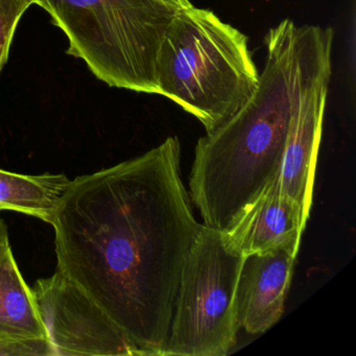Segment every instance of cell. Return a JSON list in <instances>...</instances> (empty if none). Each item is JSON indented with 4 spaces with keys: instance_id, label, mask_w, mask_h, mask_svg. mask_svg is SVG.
<instances>
[{
    "instance_id": "3957f363",
    "label": "cell",
    "mask_w": 356,
    "mask_h": 356,
    "mask_svg": "<svg viewBox=\"0 0 356 356\" xmlns=\"http://www.w3.org/2000/svg\"><path fill=\"white\" fill-rule=\"evenodd\" d=\"M159 95L216 130L249 99L259 74L243 33L208 10H179L161 47Z\"/></svg>"
},
{
    "instance_id": "5b68a950",
    "label": "cell",
    "mask_w": 356,
    "mask_h": 356,
    "mask_svg": "<svg viewBox=\"0 0 356 356\" xmlns=\"http://www.w3.org/2000/svg\"><path fill=\"white\" fill-rule=\"evenodd\" d=\"M247 256L202 224L185 260L161 356H224L236 343V289Z\"/></svg>"
},
{
    "instance_id": "ba28073f",
    "label": "cell",
    "mask_w": 356,
    "mask_h": 356,
    "mask_svg": "<svg viewBox=\"0 0 356 356\" xmlns=\"http://www.w3.org/2000/svg\"><path fill=\"white\" fill-rule=\"evenodd\" d=\"M296 258L283 250L245 257L236 289L239 328L249 334H260L280 320Z\"/></svg>"
},
{
    "instance_id": "7a4b0ae2",
    "label": "cell",
    "mask_w": 356,
    "mask_h": 356,
    "mask_svg": "<svg viewBox=\"0 0 356 356\" xmlns=\"http://www.w3.org/2000/svg\"><path fill=\"white\" fill-rule=\"evenodd\" d=\"M333 30L284 19L266 37V66L243 107L197 141L191 199L204 225L227 231L277 178L300 99L331 66Z\"/></svg>"
},
{
    "instance_id": "8fae6325",
    "label": "cell",
    "mask_w": 356,
    "mask_h": 356,
    "mask_svg": "<svg viewBox=\"0 0 356 356\" xmlns=\"http://www.w3.org/2000/svg\"><path fill=\"white\" fill-rule=\"evenodd\" d=\"M72 181L64 174L22 175L0 170V210H11L51 224Z\"/></svg>"
},
{
    "instance_id": "5bb4252c",
    "label": "cell",
    "mask_w": 356,
    "mask_h": 356,
    "mask_svg": "<svg viewBox=\"0 0 356 356\" xmlns=\"http://www.w3.org/2000/svg\"><path fill=\"white\" fill-rule=\"evenodd\" d=\"M8 238H9V233H8L7 225L0 218V243Z\"/></svg>"
},
{
    "instance_id": "277c9868",
    "label": "cell",
    "mask_w": 356,
    "mask_h": 356,
    "mask_svg": "<svg viewBox=\"0 0 356 356\" xmlns=\"http://www.w3.org/2000/svg\"><path fill=\"white\" fill-rule=\"evenodd\" d=\"M82 59L110 87L159 95L160 47L178 9L159 0H36Z\"/></svg>"
},
{
    "instance_id": "7c38bea8",
    "label": "cell",
    "mask_w": 356,
    "mask_h": 356,
    "mask_svg": "<svg viewBox=\"0 0 356 356\" xmlns=\"http://www.w3.org/2000/svg\"><path fill=\"white\" fill-rule=\"evenodd\" d=\"M36 0H0V72L8 60L18 24Z\"/></svg>"
},
{
    "instance_id": "4fadbf2b",
    "label": "cell",
    "mask_w": 356,
    "mask_h": 356,
    "mask_svg": "<svg viewBox=\"0 0 356 356\" xmlns=\"http://www.w3.org/2000/svg\"><path fill=\"white\" fill-rule=\"evenodd\" d=\"M159 1L178 10L187 9L193 6L189 0H159Z\"/></svg>"
},
{
    "instance_id": "52a82bcc",
    "label": "cell",
    "mask_w": 356,
    "mask_h": 356,
    "mask_svg": "<svg viewBox=\"0 0 356 356\" xmlns=\"http://www.w3.org/2000/svg\"><path fill=\"white\" fill-rule=\"evenodd\" d=\"M330 79L331 66L302 95L291 120L282 166L277 177L281 193L297 204L307 220L312 205L316 160Z\"/></svg>"
},
{
    "instance_id": "8992f818",
    "label": "cell",
    "mask_w": 356,
    "mask_h": 356,
    "mask_svg": "<svg viewBox=\"0 0 356 356\" xmlns=\"http://www.w3.org/2000/svg\"><path fill=\"white\" fill-rule=\"evenodd\" d=\"M54 356H145L105 310L58 270L32 289Z\"/></svg>"
},
{
    "instance_id": "30bf717a",
    "label": "cell",
    "mask_w": 356,
    "mask_h": 356,
    "mask_svg": "<svg viewBox=\"0 0 356 356\" xmlns=\"http://www.w3.org/2000/svg\"><path fill=\"white\" fill-rule=\"evenodd\" d=\"M0 339L47 341L32 289L22 278L9 238L0 243Z\"/></svg>"
},
{
    "instance_id": "9c48e42d",
    "label": "cell",
    "mask_w": 356,
    "mask_h": 356,
    "mask_svg": "<svg viewBox=\"0 0 356 356\" xmlns=\"http://www.w3.org/2000/svg\"><path fill=\"white\" fill-rule=\"evenodd\" d=\"M307 220L299 206L281 193L276 178L224 232L245 256L278 250L297 256Z\"/></svg>"
},
{
    "instance_id": "6da1fadb",
    "label": "cell",
    "mask_w": 356,
    "mask_h": 356,
    "mask_svg": "<svg viewBox=\"0 0 356 356\" xmlns=\"http://www.w3.org/2000/svg\"><path fill=\"white\" fill-rule=\"evenodd\" d=\"M51 225L58 270L145 356H161L183 266L202 227L181 176L179 139L74 179Z\"/></svg>"
}]
</instances>
